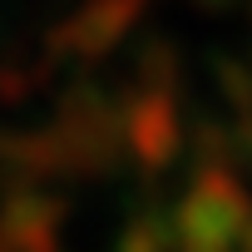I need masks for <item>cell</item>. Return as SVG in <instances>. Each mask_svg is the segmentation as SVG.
<instances>
[{
    "label": "cell",
    "mask_w": 252,
    "mask_h": 252,
    "mask_svg": "<svg viewBox=\"0 0 252 252\" xmlns=\"http://www.w3.org/2000/svg\"><path fill=\"white\" fill-rule=\"evenodd\" d=\"M247 222H252L247 188L232 173L213 168L183 193L178 218H173V242L178 252H237Z\"/></svg>",
    "instance_id": "obj_1"
},
{
    "label": "cell",
    "mask_w": 252,
    "mask_h": 252,
    "mask_svg": "<svg viewBox=\"0 0 252 252\" xmlns=\"http://www.w3.org/2000/svg\"><path fill=\"white\" fill-rule=\"evenodd\" d=\"M129 144H134V154L149 168H158V163L173 158V149H178V114H173L168 94H149L129 114Z\"/></svg>",
    "instance_id": "obj_2"
},
{
    "label": "cell",
    "mask_w": 252,
    "mask_h": 252,
    "mask_svg": "<svg viewBox=\"0 0 252 252\" xmlns=\"http://www.w3.org/2000/svg\"><path fill=\"white\" fill-rule=\"evenodd\" d=\"M163 247H168V232L158 222H134L124 237V252H163Z\"/></svg>",
    "instance_id": "obj_3"
},
{
    "label": "cell",
    "mask_w": 252,
    "mask_h": 252,
    "mask_svg": "<svg viewBox=\"0 0 252 252\" xmlns=\"http://www.w3.org/2000/svg\"><path fill=\"white\" fill-rule=\"evenodd\" d=\"M237 252H252V222H247V232H242V247Z\"/></svg>",
    "instance_id": "obj_4"
}]
</instances>
